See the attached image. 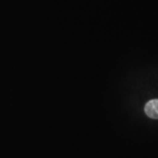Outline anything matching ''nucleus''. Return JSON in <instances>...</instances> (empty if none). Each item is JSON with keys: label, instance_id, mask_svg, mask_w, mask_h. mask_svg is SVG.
Segmentation results:
<instances>
[{"label": "nucleus", "instance_id": "1", "mask_svg": "<svg viewBox=\"0 0 158 158\" xmlns=\"http://www.w3.org/2000/svg\"><path fill=\"white\" fill-rule=\"evenodd\" d=\"M145 113L149 117L158 119V99L150 100L145 106Z\"/></svg>", "mask_w": 158, "mask_h": 158}]
</instances>
